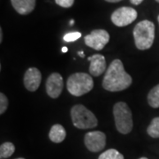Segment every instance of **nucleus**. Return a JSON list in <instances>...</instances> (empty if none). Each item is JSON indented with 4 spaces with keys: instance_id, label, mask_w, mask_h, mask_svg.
<instances>
[{
    "instance_id": "obj_1",
    "label": "nucleus",
    "mask_w": 159,
    "mask_h": 159,
    "mask_svg": "<svg viewBox=\"0 0 159 159\" xmlns=\"http://www.w3.org/2000/svg\"><path fill=\"white\" fill-rule=\"evenodd\" d=\"M132 77L124 69L123 64L119 59H115L111 63L106 70L102 80V87L111 92L122 91L130 87Z\"/></svg>"
},
{
    "instance_id": "obj_2",
    "label": "nucleus",
    "mask_w": 159,
    "mask_h": 159,
    "mask_svg": "<svg viewBox=\"0 0 159 159\" xmlns=\"http://www.w3.org/2000/svg\"><path fill=\"white\" fill-rule=\"evenodd\" d=\"M134 37L135 45L139 50H148L154 43L155 25L149 20H142L134 29Z\"/></svg>"
},
{
    "instance_id": "obj_3",
    "label": "nucleus",
    "mask_w": 159,
    "mask_h": 159,
    "mask_svg": "<svg viewBox=\"0 0 159 159\" xmlns=\"http://www.w3.org/2000/svg\"><path fill=\"white\" fill-rule=\"evenodd\" d=\"M66 87L71 95L80 97L89 93L93 89L94 81L89 74L85 73H76L69 77Z\"/></svg>"
},
{
    "instance_id": "obj_4",
    "label": "nucleus",
    "mask_w": 159,
    "mask_h": 159,
    "mask_svg": "<svg viewBox=\"0 0 159 159\" xmlns=\"http://www.w3.org/2000/svg\"><path fill=\"white\" fill-rule=\"evenodd\" d=\"M113 115L115 125L119 133L129 134L133 129V119L128 105L124 102H117L113 107Z\"/></svg>"
},
{
    "instance_id": "obj_5",
    "label": "nucleus",
    "mask_w": 159,
    "mask_h": 159,
    "mask_svg": "<svg viewBox=\"0 0 159 159\" xmlns=\"http://www.w3.org/2000/svg\"><path fill=\"white\" fill-rule=\"evenodd\" d=\"M71 117L74 125L79 129H89L97 125L96 116L81 104L74 105L72 108Z\"/></svg>"
},
{
    "instance_id": "obj_6",
    "label": "nucleus",
    "mask_w": 159,
    "mask_h": 159,
    "mask_svg": "<svg viewBox=\"0 0 159 159\" xmlns=\"http://www.w3.org/2000/svg\"><path fill=\"white\" fill-rule=\"evenodd\" d=\"M137 18V11L131 7H120L111 14V21L117 27H125L134 22Z\"/></svg>"
},
{
    "instance_id": "obj_7",
    "label": "nucleus",
    "mask_w": 159,
    "mask_h": 159,
    "mask_svg": "<svg viewBox=\"0 0 159 159\" xmlns=\"http://www.w3.org/2000/svg\"><path fill=\"white\" fill-rule=\"evenodd\" d=\"M110 40V34L107 31L103 29L93 30L90 34L84 37L86 45L95 49L97 51H101L103 47L108 43Z\"/></svg>"
},
{
    "instance_id": "obj_8",
    "label": "nucleus",
    "mask_w": 159,
    "mask_h": 159,
    "mask_svg": "<svg viewBox=\"0 0 159 159\" xmlns=\"http://www.w3.org/2000/svg\"><path fill=\"white\" fill-rule=\"evenodd\" d=\"M84 143L89 151L98 152V151H101L102 148L105 147L106 136L102 132H100V131L89 132L86 134Z\"/></svg>"
},
{
    "instance_id": "obj_9",
    "label": "nucleus",
    "mask_w": 159,
    "mask_h": 159,
    "mask_svg": "<svg viewBox=\"0 0 159 159\" xmlns=\"http://www.w3.org/2000/svg\"><path fill=\"white\" fill-rule=\"evenodd\" d=\"M64 82L63 77L57 73L51 74L46 81V91L51 98H57L62 93Z\"/></svg>"
},
{
    "instance_id": "obj_10",
    "label": "nucleus",
    "mask_w": 159,
    "mask_h": 159,
    "mask_svg": "<svg viewBox=\"0 0 159 159\" xmlns=\"http://www.w3.org/2000/svg\"><path fill=\"white\" fill-rule=\"evenodd\" d=\"M41 80H42V74L39 70L35 67L28 69L24 75V85L28 90L32 92L37 90L41 83Z\"/></svg>"
},
{
    "instance_id": "obj_11",
    "label": "nucleus",
    "mask_w": 159,
    "mask_h": 159,
    "mask_svg": "<svg viewBox=\"0 0 159 159\" xmlns=\"http://www.w3.org/2000/svg\"><path fill=\"white\" fill-rule=\"evenodd\" d=\"M90 61L89 73L94 76H99L105 71L106 69V61L102 55L95 54L88 58Z\"/></svg>"
},
{
    "instance_id": "obj_12",
    "label": "nucleus",
    "mask_w": 159,
    "mask_h": 159,
    "mask_svg": "<svg viewBox=\"0 0 159 159\" xmlns=\"http://www.w3.org/2000/svg\"><path fill=\"white\" fill-rule=\"evenodd\" d=\"M13 8L18 13L26 15L34 9L35 0H11Z\"/></svg>"
},
{
    "instance_id": "obj_13",
    "label": "nucleus",
    "mask_w": 159,
    "mask_h": 159,
    "mask_svg": "<svg viewBox=\"0 0 159 159\" xmlns=\"http://www.w3.org/2000/svg\"><path fill=\"white\" fill-rule=\"evenodd\" d=\"M66 136V133L65 128L61 125H54L51 128L49 137L51 139V142H55V143H60L62 142Z\"/></svg>"
},
{
    "instance_id": "obj_14",
    "label": "nucleus",
    "mask_w": 159,
    "mask_h": 159,
    "mask_svg": "<svg viewBox=\"0 0 159 159\" xmlns=\"http://www.w3.org/2000/svg\"><path fill=\"white\" fill-rule=\"evenodd\" d=\"M148 104L153 108H159V84L154 87L148 95Z\"/></svg>"
},
{
    "instance_id": "obj_15",
    "label": "nucleus",
    "mask_w": 159,
    "mask_h": 159,
    "mask_svg": "<svg viewBox=\"0 0 159 159\" xmlns=\"http://www.w3.org/2000/svg\"><path fill=\"white\" fill-rule=\"evenodd\" d=\"M15 151V147L11 142H5L0 147V158L5 159L10 157Z\"/></svg>"
},
{
    "instance_id": "obj_16",
    "label": "nucleus",
    "mask_w": 159,
    "mask_h": 159,
    "mask_svg": "<svg viewBox=\"0 0 159 159\" xmlns=\"http://www.w3.org/2000/svg\"><path fill=\"white\" fill-rule=\"evenodd\" d=\"M148 135L152 138H159V117L152 119L147 129Z\"/></svg>"
},
{
    "instance_id": "obj_17",
    "label": "nucleus",
    "mask_w": 159,
    "mask_h": 159,
    "mask_svg": "<svg viewBox=\"0 0 159 159\" xmlns=\"http://www.w3.org/2000/svg\"><path fill=\"white\" fill-rule=\"evenodd\" d=\"M98 159H124V156L116 149L111 148L99 156Z\"/></svg>"
},
{
    "instance_id": "obj_18",
    "label": "nucleus",
    "mask_w": 159,
    "mask_h": 159,
    "mask_svg": "<svg viewBox=\"0 0 159 159\" xmlns=\"http://www.w3.org/2000/svg\"><path fill=\"white\" fill-rule=\"evenodd\" d=\"M80 36H81V34L80 32H71V33L65 34L63 39L66 43H72L79 39Z\"/></svg>"
},
{
    "instance_id": "obj_19",
    "label": "nucleus",
    "mask_w": 159,
    "mask_h": 159,
    "mask_svg": "<svg viewBox=\"0 0 159 159\" xmlns=\"http://www.w3.org/2000/svg\"><path fill=\"white\" fill-rule=\"evenodd\" d=\"M8 107V99L3 93L0 94V114H3Z\"/></svg>"
},
{
    "instance_id": "obj_20",
    "label": "nucleus",
    "mask_w": 159,
    "mask_h": 159,
    "mask_svg": "<svg viewBox=\"0 0 159 159\" xmlns=\"http://www.w3.org/2000/svg\"><path fill=\"white\" fill-rule=\"evenodd\" d=\"M55 2L57 3V5L61 7L69 8L74 5V0H55Z\"/></svg>"
},
{
    "instance_id": "obj_21",
    "label": "nucleus",
    "mask_w": 159,
    "mask_h": 159,
    "mask_svg": "<svg viewBox=\"0 0 159 159\" xmlns=\"http://www.w3.org/2000/svg\"><path fill=\"white\" fill-rule=\"evenodd\" d=\"M130 2L133 5L138 6V5H140V4H142V2H143V0H130Z\"/></svg>"
},
{
    "instance_id": "obj_22",
    "label": "nucleus",
    "mask_w": 159,
    "mask_h": 159,
    "mask_svg": "<svg viewBox=\"0 0 159 159\" xmlns=\"http://www.w3.org/2000/svg\"><path fill=\"white\" fill-rule=\"evenodd\" d=\"M105 1L110 2V3H117V2H119V1H121V0H105Z\"/></svg>"
},
{
    "instance_id": "obj_23",
    "label": "nucleus",
    "mask_w": 159,
    "mask_h": 159,
    "mask_svg": "<svg viewBox=\"0 0 159 159\" xmlns=\"http://www.w3.org/2000/svg\"><path fill=\"white\" fill-rule=\"evenodd\" d=\"M3 41V32H2V29H0V42Z\"/></svg>"
},
{
    "instance_id": "obj_24",
    "label": "nucleus",
    "mask_w": 159,
    "mask_h": 159,
    "mask_svg": "<svg viewBox=\"0 0 159 159\" xmlns=\"http://www.w3.org/2000/svg\"><path fill=\"white\" fill-rule=\"evenodd\" d=\"M78 54H79L80 56L81 57H84V52H83V51H79V52H78Z\"/></svg>"
},
{
    "instance_id": "obj_25",
    "label": "nucleus",
    "mask_w": 159,
    "mask_h": 159,
    "mask_svg": "<svg viewBox=\"0 0 159 159\" xmlns=\"http://www.w3.org/2000/svg\"><path fill=\"white\" fill-rule=\"evenodd\" d=\"M67 51H68V49H67L66 47H63L62 52H64V53H65V52H67Z\"/></svg>"
},
{
    "instance_id": "obj_26",
    "label": "nucleus",
    "mask_w": 159,
    "mask_h": 159,
    "mask_svg": "<svg viewBox=\"0 0 159 159\" xmlns=\"http://www.w3.org/2000/svg\"><path fill=\"white\" fill-rule=\"evenodd\" d=\"M74 20H71V21H70V25H73V24H74Z\"/></svg>"
},
{
    "instance_id": "obj_27",
    "label": "nucleus",
    "mask_w": 159,
    "mask_h": 159,
    "mask_svg": "<svg viewBox=\"0 0 159 159\" xmlns=\"http://www.w3.org/2000/svg\"><path fill=\"white\" fill-rule=\"evenodd\" d=\"M140 159H148V158H147V157H141Z\"/></svg>"
},
{
    "instance_id": "obj_28",
    "label": "nucleus",
    "mask_w": 159,
    "mask_h": 159,
    "mask_svg": "<svg viewBox=\"0 0 159 159\" xmlns=\"http://www.w3.org/2000/svg\"><path fill=\"white\" fill-rule=\"evenodd\" d=\"M17 159H25V158H22V157H20V158H17Z\"/></svg>"
},
{
    "instance_id": "obj_29",
    "label": "nucleus",
    "mask_w": 159,
    "mask_h": 159,
    "mask_svg": "<svg viewBox=\"0 0 159 159\" xmlns=\"http://www.w3.org/2000/svg\"><path fill=\"white\" fill-rule=\"evenodd\" d=\"M157 20H158V23H159V15H158V17H157Z\"/></svg>"
},
{
    "instance_id": "obj_30",
    "label": "nucleus",
    "mask_w": 159,
    "mask_h": 159,
    "mask_svg": "<svg viewBox=\"0 0 159 159\" xmlns=\"http://www.w3.org/2000/svg\"><path fill=\"white\" fill-rule=\"evenodd\" d=\"M156 1H157V2H158V3H159V0H156Z\"/></svg>"
}]
</instances>
